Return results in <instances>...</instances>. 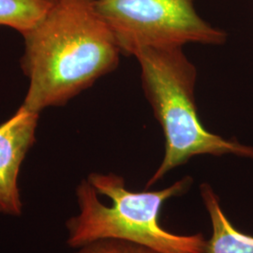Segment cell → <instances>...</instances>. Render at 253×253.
<instances>
[{"mask_svg":"<svg viewBox=\"0 0 253 253\" xmlns=\"http://www.w3.org/2000/svg\"><path fill=\"white\" fill-rule=\"evenodd\" d=\"M75 253H161L145 245L117 238L93 241L77 249Z\"/></svg>","mask_w":253,"mask_h":253,"instance_id":"8","label":"cell"},{"mask_svg":"<svg viewBox=\"0 0 253 253\" xmlns=\"http://www.w3.org/2000/svg\"><path fill=\"white\" fill-rule=\"evenodd\" d=\"M56 0H0V27L21 34L34 27Z\"/></svg>","mask_w":253,"mask_h":253,"instance_id":"7","label":"cell"},{"mask_svg":"<svg viewBox=\"0 0 253 253\" xmlns=\"http://www.w3.org/2000/svg\"><path fill=\"white\" fill-rule=\"evenodd\" d=\"M192 183L187 175L163 190L132 191L118 174L92 172L77 186L79 214L66 222L67 244L77 250L99 239L117 238L161 253H206L208 240L202 234H173L160 221L165 202L187 193Z\"/></svg>","mask_w":253,"mask_h":253,"instance_id":"2","label":"cell"},{"mask_svg":"<svg viewBox=\"0 0 253 253\" xmlns=\"http://www.w3.org/2000/svg\"><path fill=\"white\" fill-rule=\"evenodd\" d=\"M39 115L21 106L0 125V214L19 217L23 213L19 172L36 142Z\"/></svg>","mask_w":253,"mask_h":253,"instance_id":"5","label":"cell"},{"mask_svg":"<svg viewBox=\"0 0 253 253\" xmlns=\"http://www.w3.org/2000/svg\"><path fill=\"white\" fill-rule=\"evenodd\" d=\"M200 193L212 224V236L208 240L206 253H253V236L246 235L233 225L213 188L203 183Z\"/></svg>","mask_w":253,"mask_h":253,"instance_id":"6","label":"cell"},{"mask_svg":"<svg viewBox=\"0 0 253 253\" xmlns=\"http://www.w3.org/2000/svg\"><path fill=\"white\" fill-rule=\"evenodd\" d=\"M123 55L142 49L221 45L227 33L202 18L193 0H95Z\"/></svg>","mask_w":253,"mask_h":253,"instance_id":"4","label":"cell"},{"mask_svg":"<svg viewBox=\"0 0 253 253\" xmlns=\"http://www.w3.org/2000/svg\"><path fill=\"white\" fill-rule=\"evenodd\" d=\"M133 56L145 98L164 135L163 161L145 190L196 156L234 155L253 161V146L215 134L202 123L195 100L198 73L183 48H146Z\"/></svg>","mask_w":253,"mask_h":253,"instance_id":"3","label":"cell"},{"mask_svg":"<svg viewBox=\"0 0 253 253\" xmlns=\"http://www.w3.org/2000/svg\"><path fill=\"white\" fill-rule=\"evenodd\" d=\"M22 36L21 68L29 81L22 106L38 114L113 73L122 54L95 0H56Z\"/></svg>","mask_w":253,"mask_h":253,"instance_id":"1","label":"cell"}]
</instances>
